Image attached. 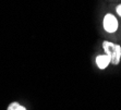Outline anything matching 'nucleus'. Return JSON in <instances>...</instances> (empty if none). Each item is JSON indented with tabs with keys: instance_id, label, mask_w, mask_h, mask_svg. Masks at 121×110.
<instances>
[{
	"instance_id": "7ed1b4c3",
	"label": "nucleus",
	"mask_w": 121,
	"mask_h": 110,
	"mask_svg": "<svg viewBox=\"0 0 121 110\" xmlns=\"http://www.w3.org/2000/svg\"><path fill=\"white\" fill-rule=\"evenodd\" d=\"M96 64L99 69H106L110 64V58L108 55H99L96 57Z\"/></svg>"
},
{
	"instance_id": "39448f33",
	"label": "nucleus",
	"mask_w": 121,
	"mask_h": 110,
	"mask_svg": "<svg viewBox=\"0 0 121 110\" xmlns=\"http://www.w3.org/2000/svg\"><path fill=\"white\" fill-rule=\"evenodd\" d=\"M116 11H117V13H118L119 15L121 17V4H119V6L116 8Z\"/></svg>"
},
{
	"instance_id": "f257e3e1",
	"label": "nucleus",
	"mask_w": 121,
	"mask_h": 110,
	"mask_svg": "<svg viewBox=\"0 0 121 110\" xmlns=\"http://www.w3.org/2000/svg\"><path fill=\"white\" fill-rule=\"evenodd\" d=\"M103 48L105 50V54L108 55L110 58V63L117 65L119 64L121 59V47L118 44H113L111 42L105 40L103 42Z\"/></svg>"
},
{
	"instance_id": "20e7f679",
	"label": "nucleus",
	"mask_w": 121,
	"mask_h": 110,
	"mask_svg": "<svg viewBox=\"0 0 121 110\" xmlns=\"http://www.w3.org/2000/svg\"><path fill=\"white\" fill-rule=\"evenodd\" d=\"M7 110H26L25 107H23V106H21L19 102H12V104L9 105V107Z\"/></svg>"
},
{
	"instance_id": "f03ea898",
	"label": "nucleus",
	"mask_w": 121,
	"mask_h": 110,
	"mask_svg": "<svg viewBox=\"0 0 121 110\" xmlns=\"http://www.w3.org/2000/svg\"><path fill=\"white\" fill-rule=\"evenodd\" d=\"M104 28L108 33H115L118 30V21L113 14H106L104 17Z\"/></svg>"
}]
</instances>
